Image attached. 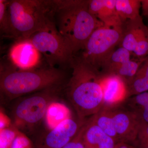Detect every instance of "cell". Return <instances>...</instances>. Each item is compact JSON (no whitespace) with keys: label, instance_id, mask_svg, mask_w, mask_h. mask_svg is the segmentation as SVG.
Returning <instances> with one entry per match:
<instances>
[{"label":"cell","instance_id":"5","mask_svg":"<svg viewBox=\"0 0 148 148\" xmlns=\"http://www.w3.org/2000/svg\"><path fill=\"white\" fill-rule=\"evenodd\" d=\"M64 88L47 89L13 100L10 110L12 126L24 135L36 134L49 104L59 99Z\"/></svg>","mask_w":148,"mask_h":148},{"label":"cell","instance_id":"6","mask_svg":"<svg viewBox=\"0 0 148 148\" xmlns=\"http://www.w3.org/2000/svg\"><path fill=\"white\" fill-rule=\"evenodd\" d=\"M29 39L44 56L48 66L54 68L56 66L70 67L75 55L73 49L58 32L55 21L48 23Z\"/></svg>","mask_w":148,"mask_h":148},{"label":"cell","instance_id":"7","mask_svg":"<svg viewBox=\"0 0 148 148\" xmlns=\"http://www.w3.org/2000/svg\"><path fill=\"white\" fill-rule=\"evenodd\" d=\"M121 27L104 25L90 35L80 55L84 60L100 71L104 62L119 46L121 39Z\"/></svg>","mask_w":148,"mask_h":148},{"label":"cell","instance_id":"4","mask_svg":"<svg viewBox=\"0 0 148 148\" xmlns=\"http://www.w3.org/2000/svg\"><path fill=\"white\" fill-rule=\"evenodd\" d=\"M8 9L16 40L29 39L54 21V0H12Z\"/></svg>","mask_w":148,"mask_h":148},{"label":"cell","instance_id":"8","mask_svg":"<svg viewBox=\"0 0 148 148\" xmlns=\"http://www.w3.org/2000/svg\"><path fill=\"white\" fill-rule=\"evenodd\" d=\"M122 37L119 47L124 48L138 58L148 56V28L142 16L127 20L121 25Z\"/></svg>","mask_w":148,"mask_h":148},{"label":"cell","instance_id":"27","mask_svg":"<svg viewBox=\"0 0 148 148\" xmlns=\"http://www.w3.org/2000/svg\"><path fill=\"white\" fill-rule=\"evenodd\" d=\"M141 148H148V141L140 145Z\"/></svg>","mask_w":148,"mask_h":148},{"label":"cell","instance_id":"20","mask_svg":"<svg viewBox=\"0 0 148 148\" xmlns=\"http://www.w3.org/2000/svg\"><path fill=\"white\" fill-rule=\"evenodd\" d=\"M130 106L141 120L148 123V91L130 97Z\"/></svg>","mask_w":148,"mask_h":148},{"label":"cell","instance_id":"13","mask_svg":"<svg viewBox=\"0 0 148 148\" xmlns=\"http://www.w3.org/2000/svg\"><path fill=\"white\" fill-rule=\"evenodd\" d=\"M102 75L103 108L116 107L127 99V86L123 79L117 76Z\"/></svg>","mask_w":148,"mask_h":148},{"label":"cell","instance_id":"10","mask_svg":"<svg viewBox=\"0 0 148 148\" xmlns=\"http://www.w3.org/2000/svg\"><path fill=\"white\" fill-rule=\"evenodd\" d=\"M131 53L123 47L115 49L103 63L100 70L101 73L103 75L117 76L127 84L146 58L133 60Z\"/></svg>","mask_w":148,"mask_h":148},{"label":"cell","instance_id":"9","mask_svg":"<svg viewBox=\"0 0 148 148\" xmlns=\"http://www.w3.org/2000/svg\"><path fill=\"white\" fill-rule=\"evenodd\" d=\"M84 121L72 118L53 129L35 135L32 140L34 148H63L76 135Z\"/></svg>","mask_w":148,"mask_h":148},{"label":"cell","instance_id":"1","mask_svg":"<svg viewBox=\"0 0 148 148\" xmlns=\"http://www.w3.org/2000/svg\"><path fill=\"white\" fill-rule=\"evenodd\" d=\"M70 67L72 75L64 90L78 118L85 120L103 107L102 74L84 60L80 54L74 56Z\"/></svg>","mask_w":148,"mask_h":148},{"label":"cell","instance_id":"14","mask_svg":"<svg viewBox=\"0 0 148 148\" xmlns=\"http://www.w3.org/2000/svg\"><path fill=\"white\" fill-rule=\"evenodd\" d=\"M82 138L86 148H118L121 144L106 134L90 118L84 125Z\"/></svg>","mask_w":148,"mask_h":148},{"label":"cell","instance_id":"19","mask_svg":"<svg viewBox=\"0 0 148 148\" xmlns=\"http://www.w3.org/2000/svg\"><path fill=\"white\" fill-rule=\"evenodd\" d=\"M116 10L123 23L141 16V0H116Z\"/></svg>","mask_w":148,"mask_h":148},{"label":"cell","instance_id":"25","mask_svg":"<svg viewBox=\"0 0 148 148\" xmlns=\"http://www.w3.org/2000/svg\"><path fill=\"white\" fill-rule=\"evenodd\" d=\"M143 15L148 18V0H141Z\"/></svg>","mask_w":148,"mask_h":148},{"label":"cell","instance_id":"2","mask_svg":"<svg viewBox=\"0 0 148 148\" xmlns=\"http://www.w3.org/2000/svg\"><path fill=\"white\" fill-rule=\"evenodd\" d=\"M0 69L1 97L8 103L35 92L64 88L67 83L64 71L49 66L21 70L8 62H1Z\"/></svg>","mask_w":148,"mask_h":148},{"label":"cell","instance_id":"15","mask_svg":"<svg viewBox=\"0 0 148 148\" xmlns=\"http://www.w3.org/2000/svg\"><path fill=\"white\" fill-rule=\"evenodd\" d=\"M116 0H89V12L104 25L111 27H121L123 22L116 10Z\"/></svg>","mask_w":148,"mask_h":148},{"label":"cell","instance_id":"3","mask_svg":"<svg viewBox=\"0 0 148 148\" xmlns=\"http://www.w3.org/2000/svg\"><path fill=\"white\" fill-rule=\"evenodd\" d=\"M54 21L58 32L70 42L75 55L84 49L90 35L104 24L92 15L89 0H54Z\"/></svg>","mask_w":148,"mask_h":148},{"label":"cell","instance_id":"23","mask_svg":"<svg viewBox=\"0 0 148 148\" xmlns=\"http://www.w3.org/2000/svg\"><path fill=\"white\" fill-rule=\"evenodd\" d=\"M83 125L73 139L63 148H86L82 138Z\"/></svg>","mask_w":148,"mask_h":148},{"label":"cell","instance_id":"22","mask_svg":"<svg viewBox=\"0 0 148 148\" xmlns=\"http://www.w3.org/2000/svg\"><path fill=\"white\" fill-rule=\"evenodd\" d=\"M1 130V148H11L19 131L12 126Z\"/></svg>","mask_w":148,"mask_h":148},{"label":"cell","instance_id":"24","mask_svg":"<svg viewBox=\"0 0 148 148\" xmlns=\"http://www.w3.org/2000/svg\"><path fill=\"white\" fill-rule=\"evenodd\" d=\"M137 140L140 145L148 141V123L142 120L139 125Z\"/></svg>","mask_w":148,"mask_h":148},{"label":"cell","instance_id":"11","mask_svg":"<svg viewBox=\"0 0 148 148\" xmlns=\"http://www.w3.org/2000/svg\"><path fill=\"white\" fill-rule=\"evenodd\" d=\"M41 56L29 39H19L10 49L8 63L19 70H34L40 67Z\"/></svg>","mask_w":148,"mask_h":148},{"label":"cell","instance_id":"21","mask_svg":"<svg viewBox=\"0 0 148 148\" xmlns=\"http://www.w3.org/2000/svg\"><path fill=\"white\" fill-rule=\"evenodd\" d=\"M8 2L7 0H0L1 34L4 37L16 39L9 13Z\"/></svg>","mask_w":148,"mask_h":148},{"label":"cell","instance_id":"17","mask_svg":"<svg viewBox=\"0 0 148 148\" xmlns=\"http://www.w3.org/2000/svg\"><path fill=\"white\" fill-rule=\"evenodd\" d=\"M127 98L148 91V56L141 64L132 79L127 83Z\"/></svg>","mask_w":148,"mask_h":148},{"label":"cell","instance_id":"12","mask_svg":"<svg viewBox=\"0 0 148 148\" xmlns=\"http://www.w3.org/2000/svg\"><path fill=\"white\" fill-rule=\"evenodd\" d=\"M115 127L120 142L125 143L137 140L139 125L141 120L132 110L110 108Z\"/></svg>","mask_w":148,"mask_h":148},{"label":"cell","instance_id":"26","mask_svg":"<svg viewBox=\"0 0 148 148\" xmlns=\"http://www.w3.org/2000/svg\"><path fill=\"white\" fill-rule=\"evenodd\" d=\"M118 148H133L131 147L130 146L127 145L126 143H122L121 144Z\"/></svg>","mask_w":148,"mask_h":148},{"label":"cell","instance_id":"16","mask_svg":"<svg viewBox=\"0 0 148 148\" xmlns=\"http://www.w3.org/2000/svg\"><path fill=\"white\" fill-rule=\"evenodd\" d=\"M58 99L51 102L48 107L44 121L47 129L52 130L66 120L72 118L71 110Z\"/></svg>","mask_w":148,"mask_h":148},{"label":"cell","instance_id":"18","mask_svg":"<svg viewBox=\"0 0 148 148\" xmlns=\"http://www.w3.org/2000/svg\"><path fill=\"white\" fill-rule=\"evenodd\" d=\"M93 121L106 134L112 138L118 144L120 142L117 134L110 109L103 108L98 112L90 117Z\"/></svg>","mask_w":148,"mask_h":148}]
</instances>
